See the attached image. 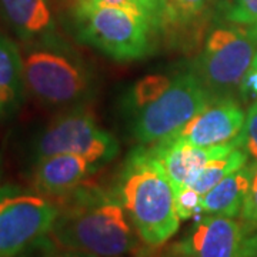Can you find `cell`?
Returning <instances> with one entry per match:
<instances>
[{
	"instance_id": "obj_1",
	"label": "cell",
	"mask_w": 257,
	"mask_h": 257,
	"mask_svg": "<svg viewBox=\"0 0 257 257\" xmlns=\"http://www.w3.org/2000/svg\"><path fill=\"white\" fill-rule=\"evenodd\" d=\"M57 206L49 236L64 247L94 257H123L138 247L139 234L114 192L84 183Z\"/></svg>"
},
{
	"instance_id": "obj_2",
	"label": "cell",
	"mask_w": 257,
	"mask_h": 257,
	"mask_svg": "<svg viewBox=\"0 0 257 257\" xmlns=\"http://www.w3.org/2000/svg\"><path fill=\"white\" fill-rule=\"evenodd\" d=\"M114 193L146 246H162L180 227L175 187L149 147L128 155Z\"/></svg>"
},
{
	"instance_id": "obj_3",
	"label": "cell",
	"mask_w": 257,
	"mask_h": 257,
	"mask_svg": "<svg viewBox=\"0 0 257 257\" xmlns=\"http://www.w3.org/2000/svg\"><path fill=\"white\" fill-rule=\"evenodd\" d=\"M20 53L26 93L42 106L62 111L92 99V72L63 37L53 35L22 43Z\"/></svg>"
},
{
	"instance_id": "obj_4",
	"label": "cell",
	"mask_w": 257,
	"mask_h": 257,
	"mask_svg": "<svg viewBox=\"0 0 257 257\" xmlns=\"http://www.w3.org/2000/svg\"><path fill=\"white\" fill-rule=\"evenodd\" d=\"M73 25L79 42L116 62L145 59L156 47V30L133 10L77 0Z\"/></svg>"
},
{
	"instance_id": "obj_5",
	"label": "cell",
	"mask_w": 257,
	"mask_h": 257,
	"mask_svg": "<svg viewBox=\"0 0 257 257\" xmlns=\"http://www.w3.org/2000/svg\"><path fill=\"white\" fill-rule=\"evenodd\" d=\"M211 100L192 69L176 72L156 96L128 114L130 132L140 145H156L176 135Z\"/></svg>"
},
{
	"instance_id": "obj_6",
	"label": "cell",
	"mask_w": 257,
	"mask_h": 257,
	"mask_svg": "<svg viewBox=\"0 0 257 257\" xmlns=\"http://www.w3.org/2000/svg\"><path fill=\"white\" fill-rule=\"evenodd\" d=\"M257 53V28L233 23L209 32L192 70L213 99L234 97Z\"/></svg>"
},
{
	"instance_id": "obj_7",
	"label": "cell",
	"mask_w": 257,
	"mask_h": 257,
	"mask_svg": "<svg viewBox=\"0 0 257 257\" xmlns=\"http://www.w3.org/2000/svg\"><path fill=\"white\" fill-rule=\"evenodd\" d=\"M117 153L116 138L97 124L86 104L59 111L36 130L28 145L30 163L53 155H77L100 166Z\"/></svg>"
},
{
	"instance_id": "obj_8",
	"label": "cell",
	"mask_w": 257,
	"mask_h": 257,
	"mask_svg": "<svg viewBox=\"0 0 257 257\" xmlns=\"http://www.w3.org/2000/svg\"><path fill=\"white\" fill-rule=\"evenodd\" d=\"M59 206L35 190L0 187V257H18L49 234Z\"/></svg>"
},
{
	"instance_id": "obj_9",
	"label": "cell",
	"mask_w": 257,
	"mask_h": 257,
	"mask_svg": "<svg viewBox=\"0 0 257 257\" xmlns=\"http://www.w3.org/2000/svg\"><path fill=\"white\" fill-rule=\"evenodd\" d=\"M256 231L237 217L204 214L176 244L177 257H254Z\"/></svg>"
},
{
	"instance_id": "obj_10",
	"label": "cell",
	"mask_w": 257,
	"mask_h": 257,
	"mask_svg": "<svg viewBox=\"0 0 257 257\" xmlns=\"http://www.w3.org/2000/svg\"><path fill=\"white\" fill-rule=\"evenodd\" d=\"M246 113L234 97L211 100L172 138L197 147L226 145L239 136Z\"/></svg>"
},
{
	"instance_id": "obj_11",
	"label": "cell",
	"mask_w": 257,
	"mask_h": 257,
	"mask_svg": "<svg viewBox=\"0 0 257 257\" xmlns=\"http://www.w3.org/2000/svg\"><path fill=\"white\" fill-rule=\"evenodd\" d=\"M99 165L77 155H53L33 162L29 170L32 190L59 200L79 189Z\"/></svg>"
},
{
	"instance_id": "obj_12",
	"label": "cell",
	"mask_w": 257,
	"mask_h": 257,
	"mask_svg": "<svg viewBox=\"0 0 257 257\" xmlns=\"http://www.w3.org/2000/svg\"><path fill=\"white\" fill-rule=\"evenodd\" d=\"M239 145L236 139L230 143L213 147H197L177 142L175 139H166L149 147L150 153L156 157L163 167L175 190H180L202 166L213 159L229 155Z\"/></svg>"
},
{
	"instance_id": "obj_13",
	"label": "cell",
	"mask_w": 257,
	"mask_h": 257,
	"mask_svg": "<svg viewBox=\"0 0 257 257\" xmlns=\"http://www.w3.org/2000/svg\"><path fill=\"white\" fill-rule=\"evenodd\" d=\"M0 20L22 43L57 35L50 0H0Z\"/></svg>"
},
{
	"instance_id": "obj_14",
	"label": "cell",
	"mask_w": 257,
	"mask_h": 257,
	"mask_svg": "<svg viewBox=\"0 0 257 257\" xmlns=\"http://www.w3.org/2000/svg\"><path fill=\"white\" fill-rule=\"evenodd\" d=\"M253 170L254 163L248 162L247 165L224 177L220 183H217L211 190L203 194L200 199V213L226 217H240L250 189Z\"/></svg>"
},
{
	"instance_id": "obj_15",
	"label": "cell",
	"mask_w": 257,
	"mask_h": 257,
	"mask_svg": "<svg viewBox=\"0 0 257 257\" xmlns=\"http://www.w3.org/2000/svg\"><path fill=\"white\" fill-rule=\"evenodd\" d=\"M20 47L0 33V97L16 111L26 96Z\"/></svg>"
},
{
	"instance_id": "obj_16",
	"label": "cell",
	"mask_w": 257,
	"mask_h": 257,
	"mask_svg": "<svg viewBox=\"0 0 257 257\" xmlns=\"http://www.w3.org/2000/svg\"><path fill=\"white\" fill-rule=\"evenodd\" d=\"M248 163V156L246 152H243L240 147L230 152L229 155L213 159L202 166L194 175L190 177V180L186 183L184 187L192 189L199 196H203L211 190L217 183H220L224 177L231 175L233 172L239 170L240 167Z\"/></svg>"
},
{
	"instance_id": "obj_17",
	"label": "cell",
	"mask_w": 257,
	"mask_h": 257,
	"mask_svg": "<svg viewBox=\"0 0 257 257\" xmlns=\"http://www.w3.org/2000/svg\"><path fill=\"white\" fill-rule=\"evenodd\" d=\"M163 10V30L193 25L207 13L214 0H160Z\"/></svg>"
},
{
	"instance_id": "obj_18",
	"label": "cell",
	"mask_w": 257,
	"mask_h": 257,
	"mask_svg": "<svg viewBox=\"0 0 257 257\" xmlns=\"http://www.w3.org/2000/svg\"><path fill=\"white\" fill-rule=\"evenodd\" d=\"M93 3L109 5L116 8H123L136 12L147 19V22L152 25V28L160 33L163 30V10L160 0H89Z\"/></svg>"
},
{
	"instance_id": "obj_19",
	"label": "cell",
	"mask_w": 257,
	"mask_h": 257,
	"mask_svg": "<svg viewBox=\"0 0 257 257\" xmlns=\"http://www.w3.org/2000/svg\"><path fill=\"white\" fill-rule=\"evenodd\" d=\"M18 257H94L56 243L49 234L37 239Z\"/></svg>"
},
{
	"instance_id": "obj_20",
	"label": "cell",
	"mask_w": 257,
	"mask_h": 257,
	"mask_svg": "<svg viewBox=\"0 0 257 257\" xmlns=\"http://www.w3.org/2000/svg\"><path fill=\"white\" fill-rule=\"evenodd\" d=\"M236 142L240 149L246 152L248 162L257 165V100L246 111V119Z\"/></svg>"
},
{
	"instance_id": "obj_21",
	"label": "cell",
	"mask_w": 257,
	"mask_h": 257,
	"mask_svg": "<svg viewBox=\"0 0 257 257\" xmlns=\"http://www.w3.org/2000/svg\"><path fill=\"white\" fill-rule=\"evenodd\" d=\"M227 16L231 23L257 28V0H233Z\"/></svg>"
},
{
	"instance_id": "obj_22",
	"label": "cell",
	"mask_w": 257,
	"mask_h": 257,
	"mask_svg": "<svg viewBox=\"0 0 257 257\" xmlns=\"http://www.w3.org/2000/svg\"><path fill=\"white\" fill-rule=\"evenodd\" d=\"M200 199L202 196L189 187H182L176 192V206L182 220H187L196 213H200Z\"/></svg>"
},
{
	"instance_id": "obj_23",
	"label": "cell",
	"mask_w": 257,
	"mask_h": 257,
	"mask_svg": "<svg viewBox=\"0 0 257 257\" xmlns=\"http://www.w3.org/2000/svg\"><path fill=\"white\" fill-rule=\"evenodd\" d=\"M240 219L251 229L257 230V165H254L251 183H250V189H248L246 200L243 204Z\"/></svg>"
},
{
	"instance_id": "obj_24",
	"label": "cell",
	"mask_w": 257,
	"mask_h": 257,
	"mask_svg": "<svg viewBox=\"0 0 257 257\" xmlns=\"http://www.w3.org/2000/svg\"><path fill=\"white\" fill-rule=\"evenodd\" d=\"M240 94L243 97H251V99L257 100V53L248 72L243 79L241 87H240Z\"/></svg>"
},
{
	"instance_id": "obj_25",
	"label": "cell",
	"mask_w": 257,
	"mask_h": 257,
	"mask_svg": "<svg viewBox=\"0 0 257 257\" xmlns=\"http://www.w3.org/2000/svg\"><path fill=\"white\" fill-rule=\"evenodd\" d=\"M12 114V111H10L9 106L5 103V100L0 97V121L3 120V117H6V116H9Z\"/></svg>"
},
{
	"instance_id": "obj_26",
	"label": "cell",
	"mask_w": 257,
	"mask_h": 257,
	"mask_svg": "<svg viewBox=\"0 0 257 257\" xmlns=\"http://www.w3.org/2000/svg\"><path fill=\"white\" fill-rule=\"evenodd\" d=\"M254 257H257V231H256V250H254Z\"/></svg>"
}]
</instances>
